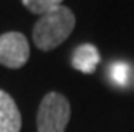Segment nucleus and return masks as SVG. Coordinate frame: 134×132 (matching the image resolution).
Instances as JSON below:
<instances>
[{
  "mask_svg": "<svg viewBox=\"0 0 134 132\" xmlns=\"http://www.w3.org/2000/svg\"><path fill=\"white\" fill-rule=\"evenodd\" d=\"M21 3L34 14H45L46 11L62 5V0H21Z\"/></svg>",
  "mask_w": 134,
  "mask_h": 132,
  "instance_id": "nucleus-6",
  "label": "nucleus"
},
{
  "mask_svg": "<svg viewBox=\"0 0 134 132\" xmlns=\"http://www.w3.org/2000/svg\"><path fill=\"white\" fill-rule=\"evenodd\" d=\"M75 27V14L70 8L59 5L42 14L32 29V40L40 51H51L62 45Z\"/></svg>",
  "mask_w": 134,
  "mask_h": 132,
  "instance_id": "nucleus-1",
  "label": "nucleus"
},
{
  "mask_svg": "<svg viewBox=\"0 0 134 132\" xmlns=\"http://www.w3.org/2000/svg\"><path fill=\"white\" fill-rule=\"evenodd\" d=\"M23 126L21 111L14 99L0 89V132H19Z\"/></svg>",
  "mask_w": 134,
  "mask_h": 132,
  "instance_id": "nucleus-4",
  "label": "nucleus"
},
{
  "mask_svg": "<svg viewBox=\"0 0 134 132\" xmlns=\"http://www.w3.org/2000/svg\"><path fill=\"white\" fill-rule=\"evenodd\" d=\"M70 121V104L61 92H48L38 105L37 130L38 132H65Z\"/></svg>",
  "mask_w": 134,
  "mask_h": 132,
  "instance_id": "nucleus-2",
  "label": "nucleus"
},
{
  "mask_svg": "<svg viewBox=\"0 0 134 132\" xmlns=\"http://www.w3.org/2000/svg\"><path fill=\"white\" fill-rule=\"evenodd\" d=\"M30 57V46L21 32H5L0 35V65L7 69H21Z\"/></svg>",
  "mask_w": 134,
  "mask_h": 132,
  "instance_id": "nucleus-3",
  "label": "nucleus"
},
{
  "mask_svg": "<svg viewBox=\"0 0 134 132\" xmlns=\"http://www.w3.org/2000/svg\"><path fill=\"white\" fill-rule=\"evenodd\" d=\"M100 61L99 49L91 43L78 45L72 53V67L81 73H94Z\"/></svg>",
  "mask_w": 134,
  "mask_h": 132,
  "instance_id": "nucleus-5",
  "label": "nucleus"
},
{
  "mask_svg": "<svg viewBox=\"0 0 134 132\" xmlns=\"http://www.w3.org/2000/svg\"><path fill=\"white\" fill-rule=\"evenodd\" d=\"M110 80L116 86H126L128 85V78H129V67L125 62H115L110 65Z\"/></svg>",
  "mask_w": 134,
  "mask_h": 132,
  "instance_id": "nucleus-7",
  "label": "nucleus"
}]
</instances>
